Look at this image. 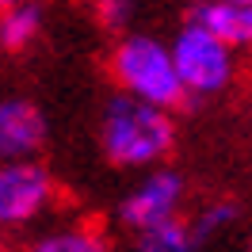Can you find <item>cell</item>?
Listing matches in <instances>:
<instances>
[{
  "instance_id": "1",
  "label": "cell",
  "mask_w": 252,
  "mask_h": 252,
  "mask_svg": "<svg viewBox=\"0 0 252 252\" xmlns=\"http://www.w3.org/2000/svg\"><path fill=\"white\" fill-rule=\"evenodd\" d=\"M99 149L119 168H157L176 149L172 111L134 95H111L99 115Z\"/></svg>"
},
{
  "instance_id": "2",
  "label": "cell",
  "mask_w": 252,
  "mask_h": 252,
  "mask_svg": "<svg viewBox=\"0 0 252 252\" xmlns=\"http://www.w3.org/2000/svg\"><path fill=\"white\" fill-rule=\"evenodd\" d=\"M107 69L119 92L134 99L157 103L164 111H176L188 99V88L172 58V42H160L157 34H123L111 50Z\"/></svg>"
},
{
  "instance_id": "3",
  "label": "cell",
  "mask_w": 252,
  "mask_h": 252,
  "mask_svg": "<svg viewBox=\"0 0 252 252\" xmlns=\"http://www.w3.org/2000/svg\"><path fill=\"white\" fill-rule=\"evenodd\" d=\"M172 58L188 95H218L237 77V50L199 27L195 19H188L172 34Z\"/></svg>"
},
{
  "instance_id": "4",
  "label": "cell",
  "mask_w": 252,
  "mask_h": 252,
  "mask_svg": "<svg viewBox=\"0 0 252 252\" xmlns=\"http://www.w3.org/2000/svg\"><path fill=\"white\" fill-rule=\"evenodd\" d=\"M54 199L58 184L38 160H0V233L38 221Z\"/></svg>"
},
{
  "instance_id": "5",
  "label": "cell",
  "mask_w": 252,
  "mask_h": 252,
  "mask_svg": "<svg viewBox=\"0 0 252 252\" xmlns=\"http://www.w3.org/2000/svg\"><path fill=\"white\" fill-rule=\"evenodd\" d=\"M184 199H188L184 176L172 172V168H164V164H157V168H149V172L123 195V203H119V221L138 237V233H145V229L180 221Z\"/></svg>"
},
{
  "instance_id": "6",
  "label": "cell",
  "mask_w": 252,
  "mask_h": 252,
  "mask_svg": "<svg viewBox=\"0 0 252 252\" xmlns=\"http://www.w3.org/2000/svg\"><path fill=\"white\" fill-rule=\"evenodd\" d=\"M46 142V119L23 95L0 99V160H34Z\"/></svg>"
},
{
  "instance_id": "7",
  "label": "cell",
  "mask_w": 252,
  "mask_h": 252,
  "mask_svg": "<svg viewBox=\"0 0 252 252\" xmlns=\"http://www.w3.org/2000/svg\"><path fill=\"white\" fill-rule=\"evenodd\" d=\"M191 19L233 50H252V4L245 0H199Z\"/></svg>"
},
{
  "instance_id": "8",
  "label": "cell",
  "mask_w": 252,
  "mask_h": 252,
  "mask_svg": "<svg viewBox=\"0 0 252 252\" xmlns=\"http://www.w3.org/2000/svg\"><path fill=\"white\" fill-rule=\"evenodd\" d=\"M38 34H42V8L34 0H23L16 8L0 12V50L19 54V50L31 46Z\"/></svg>"
},
{
  "instance_id": "9",
  "label": "cell",
  "mask_w": 252,
  "mask_h": 252,
  "mask_svg": "<svg viewBox=\"0 0 252 252\" xmlns=\"http://www.w3.org/2000/svg\"><path fill=\"white\" fill-rule=\"evenodd\" d=\"M27 252H111V249L103 241V233L92 229V225H65V229L38 237Z\"/></svg>"
},
{
  "instance_id": "10",
  "label": "cell",
  "mask_w": 252,
  "mask_h": 252,
  "mask_svg": "<svg viewBox=\"0 0 252 252\" xmlns=\"http://www.w3.org/2000/svg\"><path fill=\"white\" fill-rule=\"evenodd\" d=\"M195 249H199V241L184 218L138 233V245H134V252H195Z\"/></svg>"
},
{
  "instance_id": "11",
  "label": "cell",
  "mask_w": 252,
  "mask_h": 252,
  "mask_svg": "<svg viewBox=\"0 0 252 252\" xmlns=\"http://www.w3.org/2000/svg\"><path fill=\"white\" fill-rule=\"evenodd\" d=\"M233 221H237V206L229 199H214V203L199 206L188 225H191V233H195V241L203 245V241H214L218 233H225Z\"/></svg>"
},
{
  "instance_id": "12",
  "label": "cell",
  "mask_w": 252,
  "mask_h": 252,
  "mask_svg": "<svg viewBox=\"0 0 252 252\" xmlns=\"http://www.w3.org/2000/svg\"><path fill=\"white\" fill-rule=\"evenodd\" d=\"M134 4H138V0H92V12H95V19H99V27L126 31V23L134 19Z\"/></svg>"
},
{
  "instance_id": "13",
  "label": "cell",
  "mask_w": 252,
  "mask_h": 252,
  "mask_svg": "<svg viewBox=\"0 0 252 252\" xmlns=\"http://www.w3.org/2000/svg\"><path fill=\"white\" fill-rule=\"evenodd\" d=\"M16 4H23V0H0V12H8V8H16Z\"/></svg>"
},
{
  "instance_id": "14",
  "label": "cell",
  "mask_w": 252,
  "mask_h": 252,
  "mask_svg": "<svg viewBox=\"0 0 252 252\" xmlns=\"http://www.w3.org/2000/svg\"><path fill=\"white\" fill-rule=\"evenodd\" d=\"M0 252H8V249H4V245H0Z\"/></svg>"
},
{
  "instance_id": "15",
  "label": "cell",
  "mask_w": 252,
  "mask_h": 252,
  "mask_svg": "<svg viewBox=\"0 0 252 252\" xmlns=\"http://www.w3.org/2000/svg\"><path fill=\"white\" fill-rule=\"evenodd\" d=\"M249 252H252V241H249Z\"/></svg>"
},
{
  "instance_id": "16",
  "label": "cell",
  "mask_w": 252,
  "mask_h": 252,
  "mask_svg": "<svg viewBox=\"0 0 252 252\" xmlns=\"http://www.w3.org/2000/svg\"><path fill=\"white\" fill-rule=\"evenodd\" d=\"M245 4H252V0H245Z\"/></svg>"
},
{
  "instance_id": "17",
  "label": "cell",
  "mask_w": 252,
  "mask_h": 252,
  "mask_svg": "<svg viewBox=\"0 0 252 252\" xmlns=\"http://www.w3.org/2000/svg\"><path fill=\"white\" fill-rule=\"evenodd\" d=\"M249 54H252V50H249Z\"/></svg>"
}]
</instances>
